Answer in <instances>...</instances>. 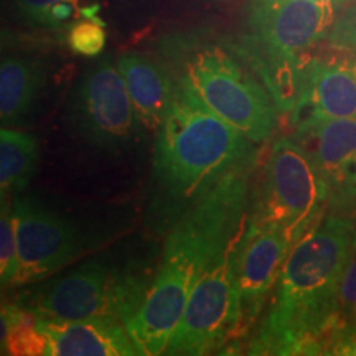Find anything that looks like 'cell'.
<instances>
[{"instance_id":"6da1fadb","label":"cell","mask_w":356,"mask_h":356,"mask_svg":"<svg viewBox=\"0 0 356 356\" xmlns=\"http://www.w3.org/2000/svg\"><path fill=\"white\" fill-rule=\"evenodd\" d=\"M356 249V222L322 221L292 248L246 356H320L341 325L340 282Z\"/></svg>"},{"instance_id":"7a4b0ae2","label":"cell","mask_w":356,"mask_h":356,"mask_svg":"<svg viewBox=\"0 0 356 356\" xmlns=\"http://www.w3.org/2000/svg\"><path fill=\"white\" fill-rule=\"evenodd\" d=\"M155 134L147 218L157 233H168L222 178L256 163L254 142L211 113L180 79Z\"/></svg>"},{"instance_id":"3957f363","label":"cell","mask_w":356,"mask_h":356,"mask_svg":"<svg viewBox=\"0 0 356 356\" xmlns=\"http://www.w3.org/2000/svg\"><path fill=\"white\" fill-rule=\"evenodd\" d=\"M252 165L222 178L168 229L152 286L127 332L140 356H163L191 292L226 234L248 216Z\"/></svg>"},{"instance_id":"277c9868","label":"cell","mask_w":356,"mask_h":356,"mask_svg":"<svg viewBox=\"0 0 356 356\" xmlns=\"http://www.w3.org/2000/svg\"><path fill=\"white\" fill-rule=\"evenodd\" d=\"M337 0H251L246 32L229 48L259 76L280 113L304 97L310 50L332 30Z\"/></svg>"},{"instance_id":"5b68a950","label":"cell","mask_w":356,"mask_h":356,"mask_svg":"<svg viewBox=\"0 0 356 356\" xmlns=\"http://www.w3.org/2000/svg\"><path fill=\"white\" fill-rule=\"evenodd\" d=\"M157 267L144 254H99L40 284L17 302L47 322L114 320L127 327L144 304Z\"/></svg>"},{"instance_id":"8992f818","label":"cell","mask_w":356,"mask_h":356,"mask_svg":"<svg viewBox=\"0 0 356 356\" xmlns=\"http://www.w3.org/2000/svg\"><path fill=\"white\" fill-rule=\"evenodd\" d=\"M168 56L177 63V78L222 121L254 144L277 129L279 108L259 76L239 55L211 42L172 40Z\"/></svg>"},{"instance_id":"52a82bcc","label":"cell","mask_w":356,"mask_h":356,"mask_svg":"<svg viewBox=\"0 0 356 356\" xmlns=\"http://www.w3.org/2000/svg\"><path fill=\"white\" fill-rule=\"evenodd\" d=\"M330 190L309 150L296 137L270 147L249 211L277 228L292 248L323 220Z\"/></svg>"},{"instance_id":"ba28073f","label":"cell","mask_w":356,"mask_h":356,"mask_svg":"<svg viewBox=\"0 0 356 356\" xmlns=\"http://www.w3.org/2000/svg\"><path fill=\"white\" fill-rule=\"evenodd\" d=\"M248 216L222 238L191 292L163 356H216L238 337L236 275Z\"/></svg>"},{"instance_id":"9c48e42d","label":"cell","mask_w":356,"mask_h":356,"mask_svg":"<svg viewBox=\"0 0 356 356\" xmlns=\"http://www.w3.org/2000/svg\"><path fill=\"white\" fill-rule=\"evenodd\" d=\"M68 118L84 144L106 154L126 150L144 129L111 56L99 58L79 76Z\"/></svg>"},{"instance_id":"30bf717a","label":"cell","mask_w":356,"mask_h":356,"mask_svg":"<svg viewBox=\"0 0 356 356\" xmlns=\"http://www.w3.org/2000/svg\"><path fill=\"white\" fill-rule=\"evenodd\" d=\"M13 220L19 246V274L13 287L51 277L83 252L84 238L76 225L37 197H17Z\"/></svg>"},{"instance_id":"8fae6325","label":"cell","mask_w":356,"mask_h":356,"mask_svg":"<svg viewBox=\"0 0 356 356\" xmlns=\"http://www.w3.org/2000/svg\"><path fill=\"white\" fill-rule=\"evenodd\" d=\"M291 251L292 244L275 226L248 211L236 275L238 337H246L259 320Z\"/></svg>"},{"instance_id":"7c38bea8","label":"cell","mask_w":356,"mask_h":356,"mask_svg":"<svg viewBox=\"0 0 356 356\" xmlns=\"http://www.w3.org/2000/svg\"><path fill=\"white\" fill-rule=\"evenodd\" d=\"M296 132L327 181L333 213L356 210V118L327 119Z\"/></svg>"},{"instance_id":"4fadbf2b","label":"cell","mask_w":356,"mask_h":356,"mask_svg":"<svg viewBox=\"0 0 356 356\" xmlns=\"http://www.w3.org/2000/svg\"><path fill=\"white\" fill-rule=\"evenodd\" d=\"M343 118H356V58H315L292 121L302 127Z\"/></svg>"},{"instance_id":"5bb4252c","label":"cell","mask_w":356,"mask_h":356,"mask_svg":"<svg viewBox=\"0 0 356 356\" xmlns=\"http://www.w3.org/2000/svg\"><path fill=\"white\" fill-rule=\"evenodd\" d=\"M131 96L137 118L145 131L157 132L178 91L175 71L154 56L126 51L115 60Z\"/></svg>"},{"instance_id":"9a60e30c","label":"cell","mask_w":356,"mask_h":356,"mask_svg":"<svg viewBox=\"0 0 356 356\" xmlns=\"http://www.w3.org/2000/svg\"><path fill=\"white\" fill-rule=\"evenodd\" d=\"M38 325L50 340V356H140L121 322H47L38 318Z\"/></svg>"},{"instance_id":"2e32d148","label":"cell","mask_w":356,"mask_h":356,"mask_svg":"<svg viewBox=\"0 0 356 356\" xmlns=\"http://www.w3.org/2000/svg\"><path fill=\"white\" fill-rule=\"evenodd\" d=\"M47 88V65L29 53H3L0 61L2 127H19L37 109Z\"/></svg>"},{"instance_id":"e0dca14e","label":"cell","mask_w":356,"mask_h":356,"mask_svg":"<svg viewBox=\"0 0 356 356\" xmlns=\"http://www.w3.org/2000/svg\"><path fill=\"white\" fill-rule=\"evenodd\" d=\"M38 142L30 134L13 127L0 131V191L10 198L29 186L38 167Z\"/></svg>"},{"instance_id":"ac0fdd59","label":"cell","mask_w":356,"mask_h":356,"mask_svg":"<svg viewBox=\"0 0 356 356\" xmlns=\"http://www.w3.org/2000/svg\"><path fill=\"white\" fill-rule=\"evenodd\" d=\"M2 350L7 356H50L38 317L17 300L2 304Z\"/></svg>"},{"instance_id":"d6986e66","label":"cell","mask_w":356,"mask_h":356,"mask_svg":"<svg viewBox=\"0 0 356 356\" xmlns=\"http://www.w3.org/2000/svg\"><path fill=\"white\" fill-rule=\"evenodd\" d=\"M19 274V246H17L15 220H13V203L10 198L2 197L0 211V280L2 291L15 286Z\"/></svg>"},{"instance_id":"ffe728a7","label":"cell","mask_w":356,"mask_h":356,"mask_svg":"<svg viewBox=\"0 0 356 356\" xmlns=\"http://www.w3.org/2000/svg\"><path fill=\"white\" fill-rule=\"evenodd\" d=\"M108 35L104 24L95 17H81L70 25L68 44L73 53L81 56H99L106 48Z\"/></svg>"},{"instance_id":"44dd1931","label":"cell","mask_w":356,"mask_h":356,"mask_svg":"<svg viewBox=\"0 0 356 356\" xmlns=\"http://www.w3.org/2000/svg\"><path fill=\"white\" fill-rule=\"evenodd\" d=\"M340 315L341 323L356 320V249L345 267L340 282Z\"/></svg>"},{"instance_id":"7402d4cb","label":"cell","mask_w":356,"mask_h":356,"mask_svg":"<svg viewBox=\"0 0 356 356\" xmlns=\"http://www.w3.org/2000/svg\"><path fill=\"white\" fill-rule=\"evenodd\" d=\"M320 356H356V320L341 323L327 340Z\"/></svg>"},{"instance_id":"603a6c76","label":"cell","mask_w":356,"mask_h":356,"mask_svg":"<svg viewBox=\"0 0 356 356\" xmlns=\"http://www.w3.org/2000/svg\"><path fill=\"white\" fill-rule=\"evenodd\" d=\"M328 38L333 47L340 50H356V3L341 13Z\"/></svg>"},{"instance_id":"cb8c5ba5","label":"cell","mask_w":356,"mask_h":356,"mask_svg":"<svg viewBox=\"0 0 356 356\" xmlns=\"http://www.w3.org/2000/svg\"><path fill=\"white\" fill-rule=\"evenodd\" d=\"M84 8L79 6V0H61V2L53 3V6L44 12L42 24L43 29H56L63 26L71 22L81 19Z\"/></svg>"},{"instance_id":"d4e9b609","label":"cell","mask_w":356,"mask_h":356,"mask_svg":"<svg viewBox=\"0 0 356 356\" xmlns=\"http://www.w3.org/2000/svg\"><path fill=\"white\" fill-rule=\"evenodd\" d=\"M56 2L61 0H10L17 19L32 26H40L44 12Z\"/></svg>"},{"instance_id":"484cf974","label":"cell","mask_w":356,"mask_h":356,"mask_svg":"<svg viewBox=\"0 0 356 356\" xmlns=\"http://www.w3.org/2000/svg\"><path fill=\"white\" fill-rule=\"evenodd\" d=\"M216 356H246V353H244L241 346L238 343H231V345L222 346V348L216 353Z\"/></svg>"}]
</instances>
